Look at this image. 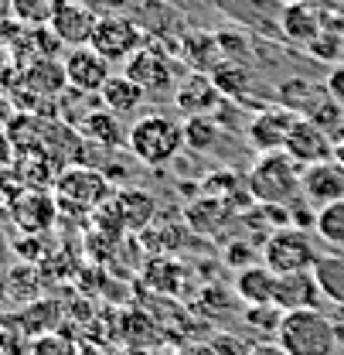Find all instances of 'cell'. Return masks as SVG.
<instances>
[{
    "label": "cell",
    "instance_id": "6da1fadb",
    "mask_svg": "<svg viewBox=\"0 0 344 355\" xmlns=\"http://www.w3.org/2000/svg\"><path fill=\"white\" fill-rule=\"evenodd\" d=\"M246 188L259 205H293L303 198V168L287 150L259 154L246 171Z\"/></svg>",
    "mask_w": 344,
    "mask_h": 355
},
{
    "label": "cell",
    "instance_id": "7a4b0ae2",
    "mask_svg": "<svg viewBox=\"0 0 344 355\" xmlns=\"http://www.w3.org/2000/svg\"><path fill=\"white\" fill-rule=\"evenodd\" d=\"M184 147V123L171 120L168 113H147L136 116L127 133V150L147 168L171 164Z\"/></svg>",
    "mask_w": 344,
    "mask_h": 355
},
{
    "label": "cell",
    "instance_id": "3957f363",
    "mask_svg": "<svg viewBox=\"0 0 344 355\" xmlns=\"http://www.w3.org/2000/svg\"><path fill=\"white\" fill-rule=\"evenodd\" d=\"M276 342L287 349V355H334L338 352V324L320 308L310 311H287L280 318Z\"/></svg>",
    "mask_w": 344,
    "mask_h": 355
},
{
    "label": "cell",
    "instance_id": "277c9868",
    "mask_svg": "<svg viewBox=\"0 0 344 355\" xmlns=\"http://www.w3.org/2000/svg\"><path fill=\"white\" fill-rule=\"evenodd\" d=\"M51 191L58 198V212H72V216H92L99 205L113 198V184L106 171L89 168V164H72L58 171Z\"/></svg>",
    "mask_w": 344,
    "mask_h": 355
},
{
    "label": "cell",
    "instance_id": "5b68a950",
    "mask_svg": "<svg viewBox=\"0 0 344 355\" xmlns=\"http://www.w3.org/2000/svg\"><path fill=\"white\" fill-rule=\"evenodd\" d=\"M314 236L317 232H307V229H297V225L269 232L266 243H262V263L276 277L280 273H297V270H314V263L320 260V250H317Z\"/></svg>",
    "mask_w": 344,
    "mask_h": 355
},
{
    "label": "cell",
    "instance_id": "8992f818",
    "mask_svg": "<svg viewBox=\"0 0 344 355\" xmlns=\"http://www.w3.org/2000/svg\"><path fill=\"white\" fill-rule=\"evenodd\" d=\"M89 44L109 62H127L133 51H140L147 44V31L140 28V21H133L127 14H102L96 21Z\"/></svg>",
    "mask_w": 344,
    "mask_h": 355
},
{
    "label": "cell",
    "instance_id": "52a82bcc",
    "mask_svg": "<svg viewBox=\"0 0 344 355\" xmlns=\"http://www.w3.org/2000/svg\"><path fill=\"white\" fill-rule=\"evenodd\" d=\"M123 72H127L147 96H168V92L174 96V89H177L171 58H168V51L157 42H147L140 51H133L127 62H123Z\"/></svg>",
    "mask_w": 344,
    "mask_h": 355
},
{
    "label": "cell",
    "instance_id": "ba28073f",
    "mask_svg": "<svg viewBox=\"0 0 344 355\" xmlns=\"http://www.w3.org/2000/svg\"><path fill=\"white\" fill-rule=\"evenodd\" d=\"M297 113L293 110H287L283 103H266L262 110L253 113V120L246 123V140H249V147L256 150V154H269V150H283L287 147V137L290 130L297 127Z\"/></svg>",
    "mask_w": 344,
    "mask_h": 355
},
{
    "label": "cell",
    "instance_id": "9c48e42d",
    "mask_svg": "<svg viewBox=\"0 0 344 355\" xmlns=\"http://www.w3.org/2000/svg\"><path fill=\"white\" fill-rule=\"evenodd\" d=\"M65 76H69V89L82 96H99V89L113 76V62L102 58L92 44H79L65 51Z\"/></svg>",
    "mask_w": 344,
    "mask_h": 355
},
{
    "label": "cell",
    "instance_id": "30bf717a",
    "mask_svg": "<svg viewBox=\"0 0 344 355\" xmlns=\"http://www.w3.org/2000/svg\"><path fill=\"white\" fill-rule=\"evenodd\" d=\"M7 216L14 219V225L28 236H44L55 216H58V198L55 191H44V188H24L10 205H7Z\"/></svg>",
    "mask_w": 344,
    "mask_h": 355
},
{
    "label": "cell",
    "instance_id": "8fae6325",
    "mask_svg": "<svg viewBox=\"0 0 344 355\" xmlns=\"http://www.w3.org/2000/svg\"><path fill=\"white\" fill-rule=\"evenodd\" d=\"M96 14L89 10L86 3H75V0H58L48 28L55 31V38L65 44V48H79V44L92 42V31H96Z\"/></svg>",
    "mask_w": 344,
    "mask_h": 355
},
{
    "label": "cell",
    "instance_id": "7c38bea8",
    "mask_svg": "<svg viewBox=\"0 0 344 355\" xmlns=\"http://www.w3.org/2000/svg\"><path fill=\"white\" fill-rule=\"evenodd\" d=\"M324 294H320V284L314 277V270H297V273H280L276 277V294H273V304L283 311H310L320 308Z\"/></svg>",
    "mask_w": 344,
    "mask_h": 355
},
{
    "label": "cell",
    "instance_id": "4fadbf2b",
    "mask_svg": "<svg viewBox=\"0 0 344 355\" xmlns=\"http://www.w3.org/2000/svg\"><path fill=\"white\" fill-rule=\"evenodd\" d=\"M324 31H327L324 28V10L314 0H293V3H287L280 10V35L287 42L307 48L314 38H320Z\"/></svg>",
    "mask_w": 344,
    "mask_h": 355
},
{
    "label": "cell",
    "instance_id": "5bb4252c",
    "mask_svg": "<svg viewBox=\"0 0 344 355\" xmlns=\"http://www.w3.org/2000/svg\"><path fill=\"white\" fill-rule=\"evenodd\" d=\"M283 150H287L300 168H307V164H320V161H331V157H334V137L300 116L297 127H293L290 137H287V147H283Z\"/></svg>",
    "mask_w": 344,
    "mask_h": 355
},
{
    "label": "cell",
    "instance_id": "9a60e30c",
    "mask_svg": "<svg viewBox=\"0 0 344 355\" xmlns=\"http://www.w3.org/2000/svg\"><path fill=\"white\" fill-rule=\"evenodd\" d=\"M303 198L314 209H324V205L344 198V168L334 157L303 168Z\"/></svg>",
    "mask_w": 344,
    "mask_h": 355
},
{
    "label": "cell",
    "instance_id": "2e32d148",
    "mask_svg": "<svg viewBox=\"0 0 344 355\" xmlns=\"http://www.w3.org/2000/svg\"><path fill=\"white\" fill-rule=\"evenodd\" d=\"M221 92L212 83L208 72H188L177 89H174V106L184 110V116H198V113H215L221 106Z\"/></svg>",
    "mask_w": 344,
    "mask_h": 355
},
{
    "label": "cell",
    "instance_id": "e0dca14e",
    "mask_svg": "<svg viewBox=\"0 0 344 355\" xmlns=\"http://www.w3.org/2000/svg\"><path fill=\"white\" fill-rule=\"evenodd\" d=\"M75 130L82 133V140L86 144H96V147H106V150H120V147H127V127L120 123V116L116 113H109L106 106H99V110H89L86 116L75 123Z\"/></svg>",
    "mask_w": 344,
    "mask_h": 355
},
{
    "label": "cell",
    "instance_id": "ac0fdd59",
    "mask_svg": "<svg viewBox=\"0 0 344 355\" xmlns=\"http://www.w3.org/2000/svg\"><path fill=\"white\" fill-rule=\"evenodd\" d=\"M208 76H212V83L218 86L221 99L239 103V106H246V103L253 99L256 76H253V69H249L246 62H239V58H221V62H218Z\"/></svg>",
    "mask_w": 344,
    "mask_h": 355
},
{
    "label": "cell",
    "instance_id": "d6986e66",
    "mask_svg": "<svg viewBox=\"0 0 344 355\" xmlns=\"http://www.w3.org/2000/svg\"><path fill=\"white\" fill-rule=\"evenodd\" d=\"M235 294L246 308H266L273 304V294H276V273L269 266L253 263V266H242L235 270Z\"/></svg>",
    "mask_w": 344,
    "mask_h": 355
},
{
    "label": "cell",
    "instance_id": "ffe728a7",
    "mask_svg": "<svg viewBox=\"0 0 344 355\" xmlns=\"http://www.w3.org/2000/svg\"><path fill=\"white\" fill-rule=\"evenodd\" d=\"M327 83H317V79H307V76H293L287 83L276 86V103H283L287 110H293L297 116H310L324 99H327Z\"/></svg>",
    "mask_w": 344,
    "mask_h": 355
},
{
    "label": "cell",
    "instance_id": "44dd1931",
    "mask_svg": "<svg viewBox=\"0 0 344 355\" xmlns=\"http://www.w3.org/2000/svg\"><path fill=\"white\" fill-rule=\"evenodd\" d=\"M177 55H181L184 65H191V72H212L225 51L218 44V35L201 31V28H188V35H181Z\"/></svg>",
    "mask_w": 344,
    "mask_h": 355
},
{
    "label": "cell",
    "instance_id": "7402d4cb",
    "mask_svg": "<svg viewBox=\"0 0 344 355\" xmlns=\"http://www.w3.org/2000/svg\"><path fill=\"white\" fill-rule=\"evenodd\" d=\"M143 99H147V92L136 86L127 72H120V76L113 72L109 83L99 89V103H102L109 113H116V116H133V113L143 106Z\"/></svg>",
    "mask_w": 344,
    "mask_h": 355
},
{
    "label": "cell",
    "instance_id": "603a6c76",
    "mask_svg": "<svg viewBox=\"0 0 344 355\" xmlns=\"http://www.w3.org/2000/svg\"><path fill=\"white\" fill-rule=\"evenodd\" d=\"M21 76H24L28 92L38 96V99H51V96H58L62 89L69 86L65 62H58V58H38V62H31Z\"/></svg>",
    "mask_w": 344,
    "mask_h": 355
},
{
    "label": "cell",
    "instance_id": "cb8c5ba5",
    "mask_svg": "<svg viewBox=\"0 0 344 355\" xmlns=\"http://www.w3.org/2000/svg\"><path fill=\"white\" fill-rule=\"evenodd\" d=\"M225 137V127L215 120V113H198L184 116V147L194 154H215Z\"/></svg>",
    "mask_w": 344,
    "mask_h": 355
},
{
    "label": "cell",
    "instance_id": "d4e9b609",
    "mask_svg": "<svg viewBox=\"0 0 344 355\" xmlns=\"http://www.w3.org/2000/svg\"><path fill=\"white\" fill-rule=\"evenodd\" d=\"M116 202H120V212H123V219H127V229H150L154 219H157V198L150 195V191H143V188H123V191H116Z\"/></svg>",
    "mask_w": 344,
    "mask_h": 355
},
{
    "label": "cell",
    "instance_id": "484cf974",
    "mask_svg": "<svg viewBox=\"0 0 344 355\" xmlns=\"http://www.w3.org/2000/svg\"><path fill=\"white\" fill-rule=\"evenodd\" d=\"M314 277H317V284H320L324 301L344 308V250L320 253V260L314 263Z\"/></svg>",
    "mask_w": 344,
    "mask_h": 355
},
{
    "label": "cell",
    "instance_id": "4316f807",
    "mask_svg": "<svg viewBox=\"0 0 344 355\" xmlns=\"http://www.w3.org/2000/svg\"><path fill=\"white\" fill-rule=\"evenodd\" d=\"M7 287H10V301L17 304H35L42 294V266L38 263H21L7 273Z\"/></svg>",
    "mask_w": 344,
    "mask_h": 355
},
{
    "label": "cell",
    "instance_id": "83f0119b",
    "mask_svg": "<svg viewBox=\"0 0 344 355\" xmlns=\"http://www.w3.org/2000/svg\"><path fill=\"white\" fill-rule=\"evenodd\" d=\"M331 250H344V198L317 209V229H314Z\"/></svg>",
    "mask_w": 344,
    "mask_h": 355
},
{
    "label": "cell",
    "instance_id": "f1b7e54d",
    "mask_svg": "<svg viewBox=\"0 0 344 355\" xmlns=\"http://www.w3.org/2000/svg\"><path fill=\"white\" fill-rule=\"evenodd\" d=\"M303 120H310L314 127H320L324 133H331V137H338L344 130V106L334 99V96H327L310 116H303Z\"/></svg>",
    "mask_w": 344,
    "mask_h": 355
},
{
    "label": "cell",
    "instance_id": "f546056e",
    "mask_svg": "<svg viewBox=\"0 0 344 355\" xmlns=\"http://www.w3.org/2000/svg\"><path fill=\"white\" fill-rule=\"evenodd\" d=\"M307 51H310V58H320V62H338L344 51V35L338 31H324L320 38H314V42L307 44Z\"/></svg>",
    "mask_w": 344,
    "mask_h": 355
},
{
    "label": "cell",
    "instance_id": "4dcf8cb0",
    "mask_svg": "<svg viewBox=\"0 0 344 355\" xmlns=\"http://www.w3.org/2000/svg\"><path fill=\"white\" fill-rule=\"evenodd\" d=\"M21 318H7L0 321V355H24V331H21Z\"/></svg>",
    "mask_w": 344,
    "mask_h": 355
},
{
    "label": "cell",
    "instance_id": "1f68e13d",
    "mask_svg": "<svg viewBox=\"0 0 344 355\" xmlns=\"http://www.w3.org/2000/svg\"><path fill=\"white\" fill-rule=\"evenodd\" d=\"M58 3H38V0H14V14L24 24H48Z\"/></svg>",
    "mask_w": 344,
    "mask_h": 355
},
{
    "label": "cell",
    "instance_id": "d6a6232c",
    "mask_svg": "<svg viewBox=\"0 0 344 355\" xmlns=\"http://www.w3.org/2000/svg\"><path fill=\"white\" fill-rule=\"evenodd\" d=\"M14 253H17L24 263H42L44 257H48V246H44L42 236H28V232H24V239L14 243Z\"/></svg>",
    "mask_w": 344,
    "mask_h": 355
},
{
    "label": "cell",
    "instance_id": "836d02e7",
    "mask_svg": "<svg viewBox=\"0 0 344 355\" xmlns=\"http://www.w3.org/2000/svg\"><path fill=\"white\" fill-rule=\"evenodd\" d=\"M215 35H218L221 51H225L228 58H239V62H242V55L249 51V38H246L242 31H232V28H221V31H215Z\"/></svg>",
    "mask_w": 344,
    "mask_h": 355
},
{
    "label": "cell",
    "instance_id": "e575fe53",
    "mask_svg": "<svg viewBox=\"0 0 344 355\" xmlns=\"http://www.w3.org/2000/svg\"><path fill=\"white\" fill-rule=\"evenodd\" d=\"M324 83H327V92H331V96L344 106V62L341 65H334V69L327 72V79H324Z\"/></svg>",
    "mask_w": 344,
    "mask_h": 355
},
{
    "label": "cell",
    "instance_id": "d590c367",
    "mask_svg": "<svg viewBox=\"0 0 344 355\" xmlns=\"http://www.w3.org/2000/svg\"><path fill=\"white\" fill-rule=\"evenodd\" d=\"M246 355H287V349L280 342H256V345H249Z\"/></svg>",
    "mask_w": 344,
    "mask_h": 355
},
{
    "label": "cell",
    "instance_id": "8d00e7d4",
    "mask_svg": "<svg viewBox=\"0 0 344 355\" xmlns=\"http://www.w3.org/2000/svg\"><path fill=\"white\" fill-rule=\"evenodd\" d=\"M177 355H218L215 345H191V349H181Z\"/></svg>",
    "mask_w": 344,
    "mask_h": 355
},
{
    "label": "cell",
    "instance_id": "74e56055",
    "mask_svg": "<svg viewBox=\"0 0 344 355\" xmlns=\"http://www.w3.org/2000/svg\"><path fill=\"white\" fill-rule=\"evenodd\" d=\"M10 301V287H7V270L0 266V308Z\"/></svg>",
    "mask_w": 344,
    "mask_h": 355
},
{
    "label": "cell",
    "instance_id": "f35d334b",
    "mask_svg": "<svg viewBox=\"0 0 344 355\" xmlns=\"http://www.w3.org/2000/svg\"><path fill=\"white\" fill-rule=\"evenodd\" d=\"M334 161H338V164L344 168V130L334 137Z\"/></svg>",
    "mask_w": 344,
    "mask_h": 355
}]
</instances>
